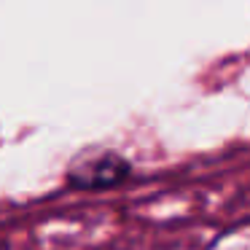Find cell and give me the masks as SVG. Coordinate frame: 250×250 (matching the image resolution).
Segmentation results:
<instances>
[{
    "instance_id": "cell-1",
    "label": "cell",
    "mask_w": 250,
    "mask_h": 250,
    "mask_svg": "<svg viewBox=\"0 0 250 250\" xmlns=\"http://www.w3.org/2000/svg\"><path fill=\"white\" fill-rule=\"evenodd\" d=\"M126 169L129 167H126L119 156L108 153V156H103L100 162H89V164H83L81 169H76V172H73V183L83 186V188H103V186L119 183L126 175Z\"/></svg>"
}]
</instances>
